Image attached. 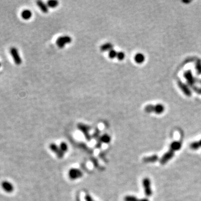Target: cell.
Returning a JSON list of instances; mask_svg holds the SVG:
<instances>
[{
	"label": "cell",
	"instance_id": "cell-9",
	"mask_svg": "<svg viewBox=\"0 0 201 201\" xmlns=\"http://www.w3.org/2000/svg\"><path fill=\"white\" fill-rule=\"evenodd\" d=\"M135 61L138 64H141L145 61V57L144 54L142 53H138L137 54L135 55V58H134Z\"/></svg>",
	"mask_w": 201,
	"mask_h": 201
},
{
	"label": "cell",
	"instance_id": "cell-17",
	"mask_svg": "<svg viewBox=\"0 0 201 201\" xmlns=\"http://www.w3.org/2000/svg\"><path fill=\"white\" fill-rule=\"evenodd\" d=\"M125 201H138L136 198L133 196H126L124 198Z\"/></svg>",
	"mask_w": 201,
	"mask_h": 201
},
{
	"label": "cell",
	"instance_id": "cell-14",
	"mask_svg": "<svg viewBox=\"0 0 201 201\" xmlns=\"http://www.w3.org/2000/svg\"><path fill=\"white\" fill-rule=\"evenodd\" d=\"M117 52L115 50L112 49L109 51L108 56L111 59H114L117 57Z\"/></svg>",
	"mask_w": 201,
	"mask_h": 201
},
{
	"label": "cell",
	"instance_id": "cell-16",
	"mask_svg": "<svg viewBox=\"0 0 201 201\" xmlns=\"http://www.w3.org/2000/svg\"><path fill=\"white\" fill-rule=\"evenodd\" d=\"M164 107L160 105H158L155 107V111L157 113H161L164 111Z\"/></svg>",
	"mask_w": 201,
	"mask_h": 201
},
{
	"label": "cell",
	"instance_id": "cell-8",
	"mask_svg": "<svg viewBox=\"0 0 201 201\" xmlns=\"http://www.w3.org/2000/svg\"><path fill=\"white\" fill-rule=\"evenodd\" d=\"M113 44H112L110 43H107L102 45L100 47V49L102 51H109L110 50L113 49Z\"/></svg>",
	"mask_w": 201,
	"mask_h": 201
},
{
	"label": "cell",
	"instance_id": "cell-13",
	"mask_svg": "<svg viewBox=\"0 0 201 201\" xmlns=\"http://www.w3.org/2000/svg\"><path fill=\"white\" fill-rule=\"evenodd\" d=\"M59 148L60 149L62 150V152L63 153H65L68 151V145L64 142H61V144H60L59 145Z\"/></svg>",
	"mask_w": 201,
	"mask_h": 201
},
{
	"label": "cell",
	"instance_id": "cell-4",
	"mask_svg": "<svg viewBox=\"0 0 201 201\" xmlns=\"http://www.w3.org/2000/svg\"><path fill=\"white\" fill-rule=\"evenodd\" d=\"M50 150L57 155V157L59 159H62L64 156V153H63L62 150L60 149L59 146H58L55 144H51L49 146Z\"/></svg>",
	"mask_w": 201,
	"mask_h": 201
},
{
	"label": "cell",
	"instance_id": "cell-18",
	"mask_svg": "<svg viewBox=\"0 0 201 201\" xmlns=\"http://www.w3.org/2000/svg\"><path fill=\"white\" fill-rule=\"evenodd\" d=\"M84 199L86 201H94L92 198V197L88 193H87L84 197Z\"/></svg>",
	"mask_w": 201,
	"mask_h": 201
},
{
	"label": "cell",
	"instance_id": "cell-7",
	"mask_svg": "<svg viewBox=\"0 0 201 201\" xmlns=\"http://www.w3.org/2000/svg\"><path fill=\"white\" fill-rule=\"evenodd\" d=\"M36 3H37L38 6L39 7L40 10L43 13H44L45 14H47V13H48L49 9H48V6H47V4H45L43 1H37Z\"/></svg>",
	"mask_w": 201,
	"mask_h": 201
},
{
	"label": "cell",
	"instance_id": "cell-10",
	"mask_svg": "<svg viewBox=\"0 0 201 201\" xmlns=\"http://www.w3.org/2000/svg\"><path fill=\"white\" fill-rule=\"evenodd\" d=\"M32 16V13L29 10H24L21 13V17L24 20H29Z\"/></svg>",
	"mask_w": 201,
	"mask_h": 201
},
{
	"label": "cell",
	"instance_id": "cell-6",
	"mask_svg": "<svg viewBox=\"0 0 201 201\" xmlns=\"http://www.w3.org/2000/svg\"><path fill=\"white\" fill-rule=\"evenodd\" d=\"M2 189L7 193H11L14 190V187L13 184L8 181H4L2 184Z\"/></svg>",
	"mask_w": 201,
	"mask_h": 201
},
{
	"label": "cell",
	"instance_id": "cell-3",
	"mask_svg": "<svg viewBox=\"0 0 201 201\" xmlns=\"http://www.w3.org/2000/svg\"><path fill=\"white\" fill-rule=\"evenodd\" d=\"M10 53L11 56L13 58V59L15 63L16 64L20 65L22 63V60L19 55L18 50L15 47H13L10 49Z\"/></svg>",
	"mask_w": 201,
	"mask_h": 201
},
{
	"label": "cell",
	"instance_id": "cell-15",
	"mask_svg": "<svg viewBox=\"0 0 201 201\" xmlns=\"http://www.w3.org/2000/svg\"><path fill=\"white\" fill-rule=\"evenodd\" d=\"M125 57V54L124 52L123 51H119L117 52V58L119 60V61H123L124 60V58Z\"/></svg>",
	"mask_w": 201,
	"mask_h": 201
},
{
	"label": "cell",
	"instance_id": "cell-2",
	"mask_svg": "<svg viewBox=\"0 0 201 201\" xmlns=\"http://www.w3.org/2000/svg\"><path fill=\"white\" fill-rule=\"evenodd\" d=\"M68 175L71 180H76L83 176V173L78 169L72 168L69 171Z\"/></svg>",
	"mask_w": 201,
	"mask_h": 201
},
{
	"label": "cell",
	"instance_id": "cell-1",
	"mask_svg": "<svg viewBox=\"0 0 201 201\" xmlns=\"http://www.w3.org/2000/svg\"><path fill=\"white\" fill-rule=\"evenodd\" d=\"M72 39L69 36H62L59 37L56 40V44L59 48H63L66 44H69L72 42Z\"/></svg>",
	"mask_w": 201,
	"mask_h": 201
},
{
	"label": "cell",
	"instance_id": "cell-5",
	"mask_svg": "<svg viewBox=\"0 0 201 201\" xmlns=\"http://www.w3.org/2000/svg\"><path fill=\"white\" fill-rule=\"evenodd\" d=\"M78 128L81 131L88 140H90L91 136L89 134V131L90 130V127L87 125L83 124H79L78 125Z\"/></svg>",
	"mask_w": 201,
	"mask_h": 201
},
{
	"label": "cell",
	"instance_id": "cell-19",
	"mask_svg": "<svg viewBox=\"0 0 201 201\" xmlns=\"http://www.w3.org/2000/svg\"><path fill=\"white\" fill-rule=\"evenodd\" d=\"M1 63H0V67H1Z\"/></svg>",
	"mask_w": 201,
	"mask_h": 201
},
{
	"label": "cell",
	"instance_id": "cell-12",
	"mask_svg": "<svg viewBox=\"0 0 201 201\" xmlns=\"http://www.w3.org/2000/svg\"><path fill=\"white\" fill-rule=\"evenodd\" d=\"M101 141L106 144H107L108 142H110L111 141V138L110 136L107 135V134H105L103 135L101 138Z\"/></svg>",
	"mask_w": 201,
	"mask_h": 201
},
{
	"label": "cell",
	"instance_id": "cell-11",
	"mask_svg": "<svg viewBox=\"0 0 201 201\" xmlns=\"http://www.w3.org/2000/svg\"><path fill=\"white\" fill-rule=\"evenodd\" d=\"M47 5L48 7L51 8H55L58 5V2L55 0H50L47 2Z\"/></svg>",
	"mask_w": 201,
	"mask_h": 201
}]
</instances>
